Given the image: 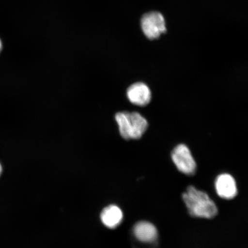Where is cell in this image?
Listing matches in <instances>:
<instances>
[{"label": "cell", "instance_id": "30bf717a", "mask_svg": "<svg viewBox=\"0 0 248 248\" xmlns=\"http://www.w3.org/2000/svg\"><path fill=\"white\" fill-rule=\"evenodd\" d=\"M2 172V167L1 163H0V176H1Z\"/></svg>", "mask_w": 248, "mask_h": 248}, {"label": "cell", "instance_id": "6da1fadb", "mask_svg": "<svg viewBox=\"0 0 248 248\" xmlns=\"http://www.w3.org/2000/svg\"><path fill=\"white\" fill-rule=\"evenodd\" d=\"M182 200L191 217L212 219L218 214V208L209 195L193 186H188L182 194Z\"/></svg>", "mask_w": 248, "mask_h": 248}, {"label": "cell", "instance_id": "5b68a950", "mask_svg": "<svg viewBox=\"0 0 248 248\" xmlns=\"http://www.w3.org/2000/svg\"><path fill=\"white\" fill-rule=\"evenodd\" d=\"M126 97L132 104L138 107H145L151 101L152 92L146 83L136 82L127 89Z\"/></svg>", "mask_w": 248, "mask_h": 248}, {"label": "cell", "instance_id": "3957f363", "mask_svg": "<svg viewBox=\"0 0 248 248\" xmlns=\"http://www.w3.org/2000/svg\"><path fill=\"white\" fill-rule=\"evenodd\" d=\"M140 27L144 35L150 40L159 39L167 32L165 18L156 11L148 12L142 16Z\"/></svg>", "mask_w": 248, "mask_h": 248}, {"label": "cell", "instance_id": "277c9868", "mask_svg": "<svg viewBox=\"0 0 248 248\" xmlns=\"http://www.w3.org/2000/svg\"><path fill=\"white\" fill-rule=\"evenodd\" d=\"M171 159L179 170L186 175H193L197 170V163L187 145L181 144L171 153Z\"/></svg>", "mask_w": 248, "mask_h": 248}, {"label": "cell", "instance_id": "7a4b0ae2", "mask_svg": "<svg viewBox=\"0 0 248 248\" xmlns=\"http://www.w3.org/2000/svg\"><path fill=\"white\" fill-rule=\"evenodd\" d=\"M115 120L120 136L126 140L141 138L148 128L147 120L137 111H120Z\"/></svg>", "mask_w": 248, "mask_h": 248}, {"label": "cell", "instance_id": "52a82bcc", "mask_svg": "<svg viewBox=\"0 0 248 248\" xmlns=\"http://www.w3.org/2000/svg\"><path fill=\"white\" fill-rule=\"evenodd\" d=\"M133 233L138 241L144 243H151L156 241L158 237L157 229L151 222L139 221L133 226Z\"/></svg>", "mask_w": 248, "mask_h": 248}, {"label": "cell", "instance_id": "9c48e42d", "mask_svg": "<svg viewBox=\"0 0 248 248\" xmlns=\"http://www.w3.org/2000/svg\"><path fill=\"white\" fill-rule=\"evenodd\" d=\"M2 49V43L1 39H0V53H1Z\"/></svg>", "mask_w": 248, "mask_h": 248}, {"label": "cell", "instance_id": "8992f818", "mask_svg": "<svg viewBox=\"0 0 248 248\" xmlns=\"http://www.w3.org/2000/svg\"><path fill=\"white\" fill-rule=\"evenodd\" d=\"M215 189L217 195L225 200L233 199L238 194L236 182L229 173H221L217 176L215 181Z\"/></svg>", "mask_w": 248, "mask_h": 248}, {"label": "cell", "instance_id": "ba28073f", "mask_svg": "<svg viewBox=\"0 0 248 248\" xmlns=\"http://www.w3.org/2000/svg\"><path fill=\"white\" fill-rule=\"evenodd\" d=\"M122 209L115 204H110L102 210L100 218L102 224L109 229H114L120 225L123 219Z\"/></svg>", "mask_w": 248, "mask_h": 248}]
</instances>
